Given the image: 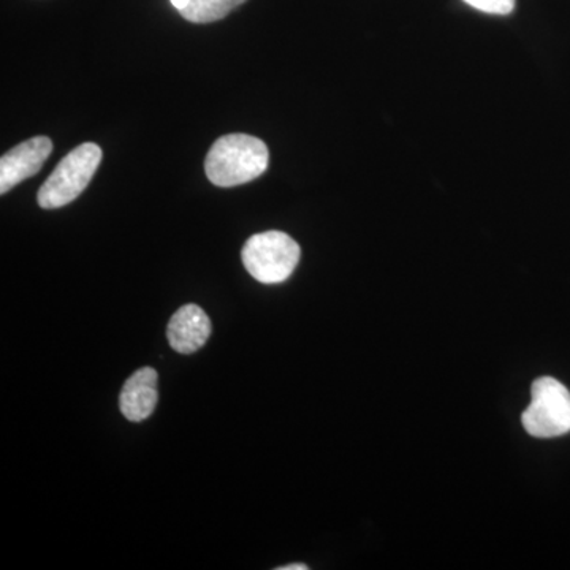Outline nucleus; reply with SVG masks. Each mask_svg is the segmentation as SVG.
Returning a JSON list of instances; mask_svg holds the SVG:
<instances>
[{
    "mask_svg": "<svg viewBox=\"0 0 570 570\" xmlns=\"http://www.w3.org/2000/svg\"><path fill=\"white\" fill-rule=\"evenodd\" d=\"M52 151L48 137H33L20 142L0 157V194L10 193L18 184L39 174Z\"/></svg>",
    "mask_w": 570,
    "mask_h": 570,
    "instance_id": "5",
    "label": "nucleus"
},
{
    "mask_svg": "<svg viewBox=\"0 0 570 570\" xmlns=\"http://www.w3.org/2000/svg\"><path fill=\"white\" fill-rule=\"evenodd\" d=\"M246 0H190L186 9L179 11L186 21L208 24L224 20L230 11L238 9Z\"/></svg>",
    "mask_w": 570,
    "mask_h": 570,
    "instance_id": "8",
    "label": "nucleus"
},
{
    "mask_svg": "<svg viewBox=\"0 0 570 570\" xmlns=\"http://www.w3.org/2000/svg\"><path fill=\"white\" fill-rule=\"evenodd\" d=\"M171 6L175 7L176 10L181 11L186 9L187 6H189L190 0H170Z\"/></svg>",
    "mask_w": 570,
    "mask_h": 570,
    "instance_id": "10",
    "label": "nucleus"
},
{
    "mask_svg": "<svg viewBox=\"0 0 570 570\" xmlns=\"http://www.w3.org/2000/svg\"><path fill=\"white\" fill-rule=\"evenodd\" d=\"M463 2L472 9L483 13L499 14V17L512 13L517 6V0H463Z\"/></svg>",
    "mask_w": 570,
    "mask_h": 570,
    "instance_id": "9",
    "label": "nucleus"
},
{
    "mask_svg": "<svg viewBox=\"0 0 570 570\" xmlns=\"http://www.w3.org/2000/svg\"><path fill=\"white\" fill-rule=\"evenodd\" d=\"M102 163V149L96 142H82L67 154L50 178L40 187L37 202L40 208L58 209L80 197Z\"/></svg>",
    "mask_w": 570,
    "mask_h": 570,
    "instance_id": "2",
    "label": "nucleus"
},
{
    "mask_svg": "<svg viewBox=\"0 0 570 570\" xmlns=\"http://www.w3.org/2000/svg\"><path fill=\"white\" fill-rule=\"evenodd\" d=\"M524 430L534 438H558L570 431V393L553 377L532 384L531 404L523 412Z\"/></svg>",
    "mask_w": 570,
    "mask_h": 570,
    "instance_id": "4",
    "label": "nucleus"
},
{
    "mask_svg": "<svg viewBox=\"0 0 570 570\" xmlns=\"http://www.w3.org/2000/svg\"><path fill=\"white\" fill-rule=\"evenodd\" d=\"M157 379V371L149 366L135 371L132 376L127 379L119 395V409L129 422L140 423L151 417L159 401Z\"/></svg>",
    "mask_w": 570,
    "mask_h": 570,
    "instance_id": "7",
    "label": "nucleus"
},
{
    "mask_svg": "<svg viewBox=\"0 0 570 570\" xmlns=\"http://www.w3.org/2000/svg\"><path fill=\"white\" fill-rule=\"evenodd\" d=\"M302 249L284 232H264L250 236L242 250L243 265L262 284H281L295 272Z\"/></svg>",
    "mask_w": 570,
    "mask_h": 570,
    "instance_id": "3",
    "label": "nucleus"
},
{
    "mask_svg": "<svg viewBox=\"0 0 570 570\" xmlns=\"http://www.w3.org/2000/svg\"><path fill=\"white\" fill-rule=\"evenodd\" d=\"M209 336H212V321L200 306L179 307L168 322V344L178 354L190 355L200 351Z\"/></svg>",
    "mask_w": 570,
    "mask_h": 570,
    "instance_id": "6",
    "label": "nucleus"
},
{
    "mask_svg": "<svg viewBox=\"0 0 570 570\" xmlns=\"http://www.w3.org/2000/svg\"><path fill=\"white\" fill-rule=\"evenodd\" d=\"M307 566L305 564H291V566H283V568H277V570H307Z\"/></svg>",
    "mask_w": 570,
    "mask_h": 570,
    "instance_id": "11",
    "label": "nucleus"
},
{
    "mask_svg": "<svg viewBox=\"0 0 570 570\" xmlns=\"http://www.w3.org/2000/svg\"><path fill=\"white\" fill-rule=\"evenodd\" d=\"M264 141L246 134L224 135L209 149L205 171L214 186L234 187L254 181L268 168Z\"/></svg>",
    "mask_w": 570,
    "mask_h": 570,
    "instance_id": "1",
    "label": "nucleus"
}]
</instances>
